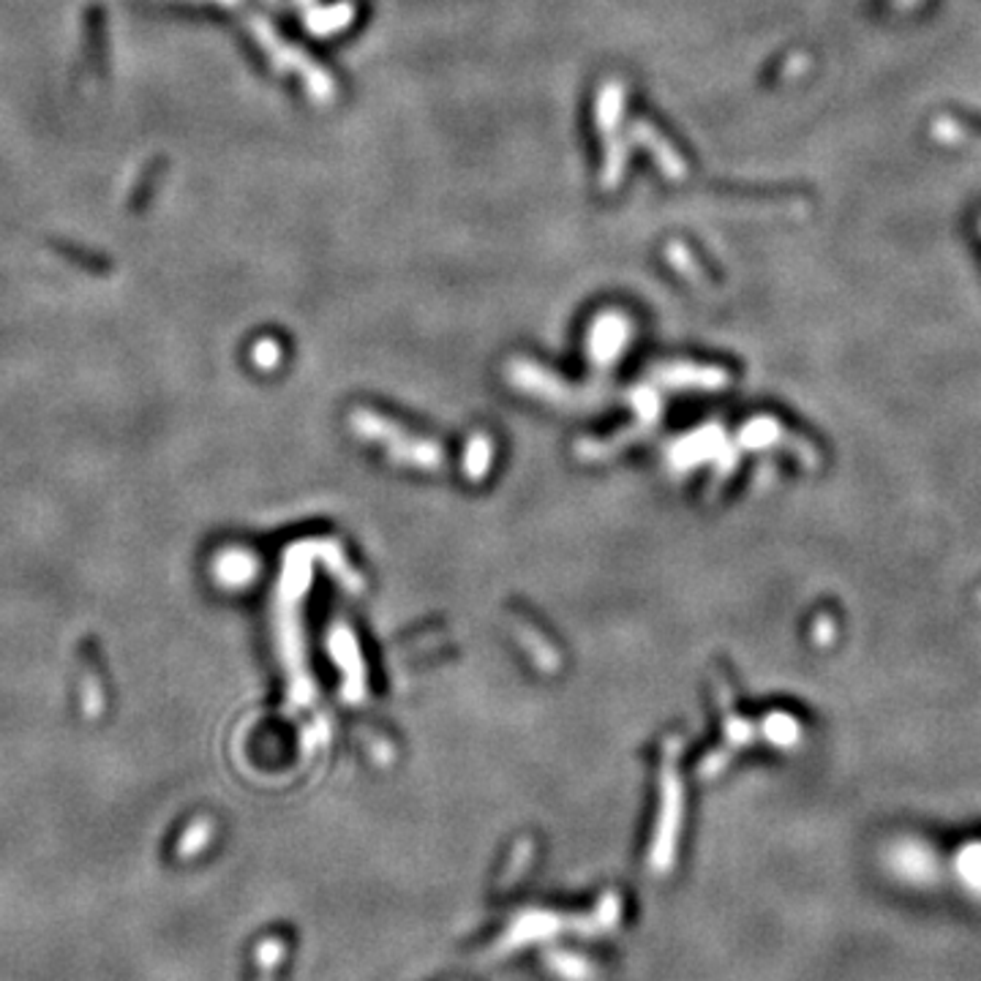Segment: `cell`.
I'll use <instances>...</instances> for the list:
<instances>
[{"label": "cell", "mask_w": 981, "mask_h": 981, "mask_svg": "<svg viewBox=\"0 0 981 981\" xmlns=\"http://www.w3.org/2000/svg\"><path fill=\"white\" fill-rule=\"evenodd\" d=\"M284 957V944L279 938H265L257 946V966H260V981H273L275 968Z\"/></svg>", "instance_id": "1"}, {"label": "cell", "mask_w": 981, "mask_h": 981, "mask_svg": "<svg viewBox=\"0 0 981 981\" xmlns=\"http://www.w3.org/2000/svg\"><path fill=\"white\" fill-rule=\"evenodd\" d=\"M205 837H208L205 826H192V831H188V835L183 837V842H181L183 853H186V857H188V853H194V848H203Z\"/></svg>", "instance_id": "2"}]
</instances>
